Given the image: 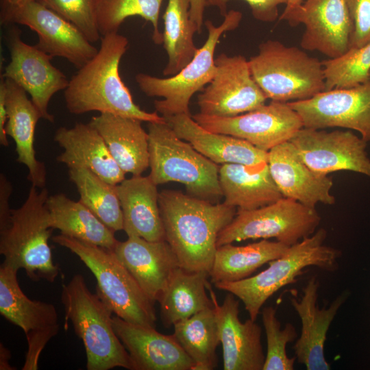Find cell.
Returning a JSON list of instances; mask_svg holds the SVG:
<instances>
[{"label": "cell", "mask_w": 370, "mask_h": 370, "mask_svg": "<svg viewBox=\"0 0 370 370\" xmlns=\"http://www.w3.org/2000/svg\"><path fill=\"white\" fill-rule=\"evenodd\" d=\"M327 231L319 228L312 235L290 246L280 257L270 261L269 267L256 275L214 286L238 297L249 318L256 321L262 307L280 288L294 284L306 269L315 267L334 272L338 269L341 251L325 244Z\"/></svg>", "instance_id": "cell-3"}, {"label": "cell", "mask_w": 370, "mask_h": 370, "mask_svg": "<svg viewBox=\"0 0 370 370\" xmlns=\"http://www.w3.org/2000/svg\"><path fill=\"white\" fill-rule=\"evenodd\" d=\"M262 321L267 338V354L262 370H293L296 357H289L286 345L298 337L295 326L287 323L282 328L276 317V308L273 306L262 308Z\"/></svg>", "instance_id": "cell-38"}, {"label": "cell", "mask_w": 370, "mask_h": 370, "mask_svg": "<svg viewBox=\"0 0 370 370\" xmlns=\"http://www.w3.org/2000/svg\"><path fill=\"white\" fill-rule=\"evenodd\" d=\"M219 177L223 202L238 211L259 208L283 197L267 162L222 164Z\"/></svg>", "instance_id": "cell-28"}, {"label": "cell", "mask_w": 370, "mask_h": 370, "mask_svg": "<svg viewBox=\"0 0 370 370\" xmlns=\"http://www.w3.org/2000/svg\"><path fill=\"white\" fill-rule=\"evenodd\" d=\"M31 185L24 203L12 210L8 225L0 231V254L3 263L23 269L33 281L53 282L60 268L53 260L49 239L53 230L46 202L47 188Z\"/></svg>", "instance_id": "cell-4"}, {"label": "cell", "mask_w": 370, "mask_h": 370, "mask_svg": "<svg viewBox=\"0 0 370 370\" xmlns=\"http://www.w3.org/2000/svg\"><path fill=\"white\" fill-rule=\"evenodd\" d=\"M60 327L32 332L26 336L27 341V352L23 370H36L40 355L47 343L56 336Z\"/></svg>", "instance_id": "cell-42"}, {"label": "cell", "mask_w": 370, "mask_h": 370, "mask_svg": "<svg viewBox=\"0 0 370 370\" xmlns=\"http://www.w3.org/2000/svg\"><path fill=\"white\" fill-rule=\"evenodd\" d=\"M128 44V39L118 32L101 36L96 55L78 69L64 90L71 114L97 111L147 123L166 121L157 112H148L137 106L120 76V62Z\"/></svg>", "instance_id": "cell-2"}, {"label": "cell", "mask_w": 370, "mask_h": 370, "mask_svg": "<svg viewBox=\"0 0 370 370\" xmlns=\"http://www.w3.org/2000/svg\"><path fill=\"white\" fill-rule=\"evenodd\" d=\"M141 122L108 113H100L90 121L120 168L133 175H142L149 167V134Z\"/></svg>", "instance_id": "cell-27"}, {"label": "cell", "mask_w": 370, "mask_h": 370, "mask_svg": "<svg viewBox=\"0 0 370 370\" xmlns=\"http://www.w3.org/2000/svg\"><path fill=\"white\" fill-rule=\"evenodd\" d=\"M208 277V271H188L180 266L175 269L158 299L166 328L213 307L206 293Z\"/></svg>", "instance_id": "cell-31"}, {"label": "cell", "mask_w": 370, "mask_h": 370, "mask_svg": "<svg viewBox=\"0 0 370 370\" xmlns=\"http://www.w3.org/2000/svg\"><path fill=\"white\" fill-rule=\"evenodd\" d=\"M112 325L127 351L134 370H193L194 362L173 334L132 323L114 315Z\"/></svg>", "instance_id": "cell-21"}, {"label": "cell", "mask_w": 370, "mask_h": 370, "mask_svg": "<svg viewBox=\"0 0 370 370\" xmlns=\"http://www.w3.org/2000/svg\"><path fill=\"white\" fill-rule=\"evenodd\" d=\"M320 282L317 275L311 276L302 288L299 299L292 297L291 304L297 313L301 324V334L293 349L298 363L308 370H330L324 346L332 322L349 296L344 291L328 307L320 308L318 304Z\"/></svg>", "instance_id": "cell-17"}, {"label": "cell", "mask_w": 370, "mask_h": 370, "mask_svg": "<svg viewBox=\"0 0 370 370\" xmlns=\"http://www.w3.org/2000/svg\"><path fill=\"white\" fill-rule=\"evenodd\" d=\"M190 17L194 23L197 33L201 34L202 32V25L204 23V14L206 6V0H189Z\"/></svg>", "instance_id": "cell-45"}, {"label": "cell", "mask_w": 370, "mask_h": 370, "mask_svg": "<svg viewBox=\"0 0 370 370\" xmlns=\"http://www.w3.org/2000/svg\"><path fill=\"white\" fill-rule=\"evenodd\" d=\"M79 201L114 232L123 230V214L116 185L104 181L84 168L69 169Z\"/></svg>", "instance_id": "cell-35"}, {"label": "cell", "mask_w": 370, "mask_h": 370, "mask_svg": "<svg viewBox=\"0 0 370 370\" xmlns=\"http://www.w3.org/2000/svg\"><path fill=\"white\" fill-rule=\"evenodd\" d=\"M222 345L224 370H262L265 354L261 343L260 326L250 318H239V300L229 293L221 305L208 282Z\"/></svg>", "instance_id": "cell-18"}, {"label": "cell", "mask_w": 370, "mask_h": 370, "mask_svg": "<svg viewBox=\"0 0 370 370\" xmlns=\"http://www.w3.org/2000/svg\"><path fill=\"white\" fill-rule=\"evenodd\" d=\"M248 62L254 80L272 101L305 100L325 90L322 62L297 47L267 40Z\"/></svg>", "instance_id": "cell-8"}, {"label": "cell", "mask_w": 370, "mask_h": 370, "mask_svg": "<svg viewBox=\"0 0 370 370\" xmlns=\"http://www.w3.org/2000/svg\"><path fill=\"white\" fill-rule=\"evenodd\" d=\"M325 90L350 88L370 80V42L350 48L343 55L322 61Z\"/></svg>", "instance_id": "cell-37"}, {"label": "cell", "mask_w": 370, "mask_h": 370, "mask_svg": "<svg viewBox=\"0 0 370 370\" xmlns=\"http://www.w3.org/2000/svg\"><path fill=\"white\" fill-rule=\"evenodd\" d=\"M13 187L10 181L3 174H0V231L9 224L12 214L10 198Z\"/></svg>", "instance_id": "cell-43"}, {"label": "cell", "mask_w": 370, "mask_h": 370, "mask_svg": "<svg viewBox=\"0 0 370 370\" xmlns=\"http://www.w3.org/2000/svg\"><path fill=\"white\" fill-rule=\"evenodd\" d=\"M164 118L178 137L217 164L267 162V151L243 139L207 130L197 123L191 114H181Z\"/></svg>", "instance_id": "cell-25"}, {"label": "cell", "mask_w": 370, "mask_h": 370, "mask_svg": "<svg viewBox=\"0 0 370 370\" xmlns=\"http://www.w3.org/2000/svg\"><path fill=\"white\" fill-rule=\"evenodd\" d=\"M163 0H98L97 22L101 36L118 32L123 21L130 16H140L153 25L152 39L162 44L159 29V15Z\"/></svg>", "instance_id": "cell-36"}, {"label": "cell", "mask_w": 370, "mask_h": 370, "mask_svg": "<svg viewBox=\"0 0 370 370\" xmlns=\"http://www.w3.org/2000/svg\"><path fill=\"white\" fill-rule=\"evenodd\" d=\"M52 227L60 234L113 250L119 241L112 230L106 225L79 200L64 193L49 195L47 202Z\"/></svg>", "instance_id": "cell-30"}, {"label": "cell", "mask_w": 370, "mask_h": 370, "mask_svg": "<svg viewBox=\"0 0 370 370\" xmlns=\"http://www.w3.org/2000/svg\"><path fill=\"white\" fill-rule=\"evenodd\" d=\"M1 23L28 27L38 35L37 48L52 58H65L78 69L98 51L76 26L38 1L14 10Z\"/></svg>", "instance_id": "cell-16"}, {"label": "cell", "mask_w": 370, "mask_h": 370, "mask_svg": "<svg viewBox=\"0 0 370 370\" xmlns=\"http://www.w3.org/2000/svg\"><path fill=\"white\" fill-rule=\"evenodd\" d=\"M289 246L268 239L243 246L232 243L217 247L209 272L211 282H230L249 278L260 267L282 255Z\"/></svg>", "instance_id": "cell-32"}, {"label": "cell", "mask_w": 370, "mask_h": 370, "mask_svg": "<svg viewBox=\"0 0 370 370\" xmlns=\"http://www.w3.org/2000/svg\"><path fill=\"white\" fill-rule=\"evenodd\" d=\"M304 162L322 175L349 171L370 177L367 143L349 130L302 127L290 140Z\"/></svg>", "instance_id": "cell-14"}, {"label": "cell", "mask_w": 370, "mask_h": 370, "mask_svg": "<svg viewBox=\"0 0 370 370\" xmlns=\"http://www.w3.org/2000/svg\"><path fill=\"white\" fill-rule=\"evenodd\" d=\"M173 327V335L194 362L193 370H212L217 367L216 349L220 339L214 306Z\"/></svg>", "instance_id": "cell-33"}, {"label": "cell", "mask_w": 370, "mask_h": 370, "mask_svg": "<svg viewBox=\"0 0 370 370\" xmlns=\"http://www.w3.org/2000/svg\"><path fill=\"white\" fill-rule=\"evenodd\" d=\"M7 41L11 58L2 77L22 87L30 95L42 119L54 123V116L48 110L49 101L56 92L66 88L69 79L52 64L51 56L36 45L23 42L17 27L10 29Z\"/></svg>", "instance_id": "cell-15"}, {"label": "cell", "mask_w": 370, "mask_h": 370, "mask_svg": "<svg viewBox=\"0 0 370 370\" xmlns=\"http://www.w3.org/2000/svg\"><path fill=\"white\" fill-rule=\"evenodd\" d=\"M53 241L70 250L97 281V294L116 316L132 323L156 328L154 303L112 250L62 234Z\"/></svg>", "instance_id": "cell-6"}, {"label": "cell", "mask_w": 370, "mask_h": 370, "mask_svg": "<svg viewBox=\"0 0 370 370\" xmlns=\"http://www.w3.org/2000/svg\"><path fill=\"white\" fill-rule=\"evenodd\" d=\"M216 73L198 95L199 113L234 116L265 104L267 97L254 80L248 60L224 53L215 58Z\"/></svg>", "instance_id": "cell-12"}, {"label": "cell", "mask_w": 370, "mask_h": 370, "mask_svg": "<svg viewBox=\"0 0 370 370\" xmlns=\"http://www.w3.org/2000/svg\"><path fill=\"white\" fill-rule=\"evenodd\" d=\"M138 284L153 301L158 299L177 267L178 260L165 241H149L127 236L112 250Z\"/></svg>", "instance_id": "cell-22"}, {"label": "cell", "mask_w": 370, "mask_h": 370, "mask_svg": "<svg viewBox=\"0 0 370 370\" xmlns=\"http://www.w3.org/2000/svg\"><path fill=\"white\" fill-rule=\"evenodd\" d=\"M61 302L66 323H71L83 343L88 370H134L130 356L114 330L112 312L88 289L82 275L75 274L62 284Z\"/></svg>", "instance_id": "cell-5"}, {"label": "cell", "mask_w": 370, "mask_h": 370, "mask_svg": "<svg viewBox=\"0 0 370 370\" xmlns=\"http://www.w3.org/2000/svg\"><path fill=\"white\" fill-rule=\"evenodd\" d=\"M76 26L91 42L101 39L98 0H37Z\"/></svg>", "instance_id": "cell-39"}, {"label": "cell", "mask_w": 370, "mask_h": 370, "mask_svg": "<svg viewBox=\"0 0 370 370\" xmlns=\"http://www.w3.org/2000/svg\"><path fill=\"white\" fill-rule=\"evenodd\" d=\"M159 206L165 241L179 266L188 271L209 273L218 236L233 220L236 208L175 190L160 192Z\"/></svg>", "instance_id": "cell-1"}, {"label": "cell", "mask_w": 370, "mask_h": 370, "mask_svg": "<svg viewBox=\"0 0 370 370\" xmlns=\"http://www.w3.org/2000/svg\"><path fill=\"white\" fill-rule=\"evenodd\" d=\"M18 270L2 263L0 267V313L20 327L25 335L60 327L53 304L29 299L21 288Z\"/></svg>", "instance_id": "cell-29"}, {"label": "cell", "mask_w": 370, "mask_h": 370, "mask_svg": "<svg viewBox=\"0 0 370 370\" xmlns=\"http://www.w3.org/2000/svg\"><path fill=\"white\" fill-rule=\"evenodd\" d=\"M189 8V0H168L163 14L162 44L168 57L164 75L178 73L198 50L193 40L197 29L190 19Z\"/></svg>", "instance_id": "cell-34"}, {"label": "cell", "mask_w": 370, "mask_h": 370, "mask_svg": "<svg viewBox=\"0 0 370 370\" xmlns=\"http://www.w3.org/2000/svg\"><path fill=\"white\" fill-rule=\"evenodd\" d=\"M230 0H206V6L217 7L221 15L225 16L227 5ZM250 7L253 17L258 21L271 23L278 17V8L285 4L287 0H244Z\"/></svg>", "instance_id": "cell-41"}, {"label": "cell", "mask_w": 370, "mask_h": 370, "mask_svg": "<svg viewBox=\"0 0 370 370\" xmlns=\"http://www.w3.org/2000/svg\"><path fill=\"white\" fill-rule=\"evenodd\" d=\"M354 31L350 48L370 42V0H347Z\"/></svg>", "instance_id": "cell-40"}, {"label": "cell", "mask_w": 370, "mask_h": 370, "mask_svg": "<svg viewBox=\"0 0 370 370\" xmlns=\"http://www.w3.org/2000/svg\"><path fill=\"white\" fill-rule=\"evenodd\" d=\"M267 164L283 197L314 208L318 204L335 203V197L331 193L332 179L311 169L291 141L270 149Z\"/></svg>", "instance_id": "cell-20"}, {"label": "cell", "mask_w": 370, "mask_h": 370, "mask_svg": "<svg viewBox=\"0 0 370 370\" xmlns=\"http://www.w3.org/2000/svg\"><path fill=\"white\" fill-rule=\"evenodd\" d=\"M320 221L315 208L282 197L259 208L237 211L233 220L219 233L217 245L249 239L275 238L290 247L314 234Z\"/></svg>", "instance_id": "cell-10"}, {"label": "cell", "mask_w": 370, "mask_h": 370, "mask_svg": "<svg viewBox=\"0 0 370 370\" xmlns=\"http://www.w3.org/2000/svg\"><path fill=\"white\" fill-rule=\"evenodd\" d=\"M149 177L157 186L182 184L192 196L217 203L223 194L219 166L178 137L165 121L148 123Z\"/></svg>", "instance_id": "cell-7"}, {"label": "cell", "mask_w": 370, "mask_h": 370, "mask_svg": "<svg viewBox=\"0 0 370 370\" xmlns=\"http://www.w3.org/2000/svg\"><path fill=\"white\" fill-rule=\"evenodd\" d=\"M242 13L230 10L223 22L216 26L211 21H205L208 37L204 44L178 73L167 78H160L140 73L136 82L147 96L162 97L155 100L154 106L163 117L186 114H190V101L195 93L202 90L213 79L217 68L214 52L221 36L237 28Z\"/></svg>", "instance_id": "cell-9"}, {"label": "cell", "mask_w": 370, "mask_h": 370, "mask_svg": "<svg viewBox=\"0 0 370 370\" xmlns=\"http://www.w3.org/2000/svg\"><path fill=\"white\" fill-rule=\"evenodd\" d=\"M303 2L304 0H287L285 9L280 16V19L287 21L291 26H295L297 15Z\"/></svg>", "instance_id": "cell-46"}, {"label": "cell", "mask_w": 370, "mask_h": 370, "mask_svg": "<svg viewBox=\"0 0 370 370\" xmlns=\"http://www.w3.org/2000/svg\"><path fill=\"white\" fill-rule=\"evenodd\" d=\"M53 139L63 149L56 160L69 169H88L113 185L125 179V173L113 158L101 135L90 123H76L72 127H60L56 130Z\"/></svg>", "instance_id": "cell-23"}, {"label": "cell", "mask_w": 370, "mask_h": 370, "mask_svg": "<svg viewBox=\"0 0 370 370\" xmlns=\"http://www.w3.org/2000/svg\"><path fill=\"white\" fill-rule=\"evenodd\" d=\"M1 78L8 114L5 131L15 143L16 160L27 167V178L31 185L45 188L47 169L45 164L37 159L34 149L36 127L42 119L41 114L22 87L11 79Z\"/></svg>", "instance_id": "cell-24"}, {"label": "cell", "mask_w": 370, "mask_h": 370, "mask_svg": "<svg viewBox=\"0 0 370 370\" xmlns=\"http://www.w3.org/2000/svg\"><path fill=\"white\" fill-rule=\"evenodd\" d=\"M11 358L10 351L4 346L2 343H0V369L1 370H13L15 369L10 365Z\"/></svg>", "instance_id": "cell-48"}, {"label": "cell", "mask_w": 370, "mask_h": 370, "mask_svg": "<svg viewBox=\"0 0 370 370\" xmlns=\"http://www.w3.org/2000/svg\"><path fill=\"white\" fill-rule=\"evenodd\" d=\"M8 120V114L5 105V86L1 78L0 84V143L6 147L9 145L5 126Z\"/></svg>", "instance_id": "cell-44"}, {"label": "cell", "mask_w": 370, "mask_h": 370, "mask_svg": "<svg viewBox=\"0 0 370 370\" xmlns=\"http://www.w3.org/2000/svg\"><path fill=\"white\" fill-rule=\"evenodd\" d=\"M299 24L305 27L300 42L305 50L333 59L350 49L354 25L347 0H304L295 26Z\"/></svg>", "instance_id": "cell-19"}, {"label": "cell", "mask_w": 370, "mask_h": 370, "mask_svg": "<svg viewBox=\"0 0 370 370\" xmlns=\"http://www.w3.org/2000/svg\"><path fill=\"white\" fill-rule=\"evenodd\" d=\"M148 176L132 175L116 185L123 214V231L149 241L165 240L159 194Z\"/></svg>", "instance_id": "cell-26"}, {"label": "cell", "mask_w": 370, "mask_h": 370, "mask_svg": "<svg viewBox=\"0 0 370 370\" xmlns=\"http://www.w3.org/2000/svg\"><path fill=\"white\" fill-rule=\"evenodd\" d=\"M304 127H341L357 131L370 142V80L356 86L322 91L314 97L288 102Z\"/></svg>", "instance_id": "cell-13"}, {"label": "cell", "mask_w": 370, "mask_h": 370, "mask_svg": "<svg viewBox=\"0 0 370 370\" xmlns=\"http://www.w3.org/2000/svg\"><path fill=\"white\" fill-rule=\"evenodd\" d=\"M33 1L37 0H1V22L14 10Z\"/></svg>", "instance_id": "cell-47"}, {"label": "cell", "mask_w": 370, "mask_h": 370, "mask_svg": "<svg viewBox=\"0 0 370 370\" xmlns=\"http://www.w3.org/2000/svg\"><path fill=\"white\" fill-rule=\"evenodd\" d=\"M191 116L207 130L243 139L267 152L290 141L304 127L301 117L288 103L272 100L234 116H214L199 112Z\"/></svg>", "instance_id": "cell-11"}]
</instances>
